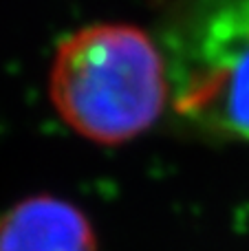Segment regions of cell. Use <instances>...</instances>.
<instances>
[{"label": "cell", "mask_w": 249, "mask_h": 251, "mask_svg": "<svg viewBox=\"0 0 249 251\" xmlns=\"http://www.w3.org/2000/svg\"><path fill=\"white\" fill-rule=\"evenodd\" d=\"M49 100L75 134L100 146L148 132L170 106L157 38L130 22H95L69 33L53 53Z\"/></svg>", "instance_id": "6da1fadb"}, {"label": "cell", "mask_w": 249, "mask_h": 251, "mask_svg": "<svg viewBox=\"0 0 249 251\" xmlns=\"http://www.w3.org/2000/svg\"><path fill=\"white\" fill-rule=\"evenodd\" d=\"M154 38L174 117L199 137L249 143V0H176Z\"/></svg>", "instance_id": "7a4b0ae2"}, {"label": "cell", "mask_w": 249, "mask_h": 251, "mask_svg": "<svg viewBox=\"0 0 249 251\" xmlns=\"http://www.w3.org/2000/svg\"><path fill=\"white\" fill-rule=\"evenodd\" d=\"M0 251H100L95 227L69 201L35 194L0 218Z\"/></svg>", "instance_id": "3957f363"}]
</instances>
